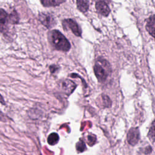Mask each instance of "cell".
Instances as JSON below:
<instances>
[{
	"instance_id": "10",
	"label": "cell",
	"mask_w": 155,
	"mask_h": 155,
	"mask_svg": "<svg viewBox=\"0 0 155 155\" xmlns=\"http://www.w3.org/2000/svg\"><path fill=\"white\" fill-rule=\"evenodd\" d=\"M41 4L45 7H54L64 2L65 0H40Z\"/></svg>"
},
{
	"instance_id": "3",
	"label": "cell",
	"mask_w": 155,
	"mask_h": 155,
	"mask_svg": "<svg viewBox=\"0 0 155 155\" xmlns=\"http://www.w3.org/2000/svg\"><path fill=\"white\" fill-rule=\"evenodd\" d=\"M8 22H11L10 17L7 12L0 8V31L2 33H5L8 29Z\"/></svg>"
},
{
	"instance_id": "8",
	"label": "cell",
	"mask_w": 155,
	"mask_h": 155,
	"mask_svg": "<svg viewBox=\"0 0 155 155\" xmlns=\"http://www.w3.org/2000/svg\"><path fill=\"white\" fill-rule=\"evenodd\" d=\"M60 84L62 90L67 94L71 93L76 88V84L68 79H65L62 81Z\"/></svg>"
},
{
	"instance_id": "9",
	"label": "cell",
	"mask_w": 155,
	"mask_h": 155,
	"mask_svg": "<svg viewBox=\"0 0 155 155\" xmlns=\"http://www.w3.org/2000/svg\"><path fill=\"white\" fill-rule=\"evenodd\" d=\"M146 28L148 33L155 38V15L150 16L147 22Z\"/></svg>"
},
{
	"instance_id": "5",
	"label": "cell",
	"mask_w": 155,
	"mask_h": 155,
	"mask_svg": "<svg viewBox=\"0 0 155 155\" xmlns=\"http://www.w3.org/2000/svg\"><path fill=\"white\" fill-rule=\"evenodd\" d=\"M127 139L131 145H135L139 139V131L137 128H131L128 133Z\"/></svg>"
},
{
	"instance_id": "13",
	"label": "cell",
	"mask_w": 155,
	"mask_h": 155,
	"mask_svg": "<svg viewBox=\"0 0 155 155\" xmlns=\"http://www.w3.org/2000/svg\"><path fill=\"white\" fill-rule=\"evenodd\" d=\"M149 137L151 138L155 137V120L152 123L151 127L150 128V131L148 133Z\"/></svg>"
},
{
	"instance_id": "7",
	"label": "cell",
	"mask_w": 155,
	"mask_h": 155,
	"mask_svg": "<svg viewBox=\"0 0 155 155\" xmlns=\"http://www.w3.org/2000/svg\"><path fill=\"white\" fill-rule=\"evenodd\" d=\"M96 8L103 16H107L110 13V10L108 4L104 1H99L96 3Z\"/></svg>"
},
{
	"instance_id": "4",
	"label": "cell",
	"mask_w": 155,
	"mask_h": 155,
	"mask_svg": "<svg viewBox=\"0 0 155 155\" xmlns=\"http://www.w3.org/2000/svg\"><path fill=\"white\" fill-rule=\"evenodd\" d=\"M62 24L64 27L69 28L71 31L77 36L81 35V30L78 24L71 19H67L63 21Z\"/></svg>"
},
{
	"instance_id": "14",
	"label": "cell",
	"mask_w": 155,
	"mask_h": 155,
	"mask_svg": "<svg viewBox=\"0 0 155 155\" xmlns=\"http://www.w3.org/2000/svg\"><path fill=\"white\" fill-rule=\"evenodd\" d=\"M76 148H77V150H78V151L82 152V151L84 150V149L85 148V145L84 142L82 140H80V141L77 143Z\"/></svg>"
},
{
	"instance_id": "6",
	"label": "cell",
	"mask_w": 155,
	"mask_h": 155,
	"mask_svg": "<svg viewBox=\"0 0 155 155\" xmlns=\"http://www.w3.org/2000/svg\"><path fill=\"white\" fill-rule=\"evenodd\" d=\"M39 19L42 24L47 28L53 27L55 22L54 18L51 15L47 13H40Z\"/></svg>"
},
{
	"instance_id": "1",
	"label": "cell",
	"mask_w": 155,
	"mask_h": 155,
	"mask_svg": "<svg viewBox=\"0 0 155 155\" xmlns=\"http://www.w3.org/2000/svg\"><path fill=\"white\" fill-rule=\"evenodd\" d=\"M49 41L57 50L67 51L70 48V44L67 38L58 30H54L49 33Z\"/></svg>"
},
{
	"instance_id": "2",
	"label": "cell",
	"mask_w": 155,
	"mask_h": 155,
	"mask_svg": "<svg viewBox=\"0 0 155 155\" xmlns=\"http://www.w3.org/2000/svg\"><path fill=\"white\" fill-rule=\"evenodd\" d=\"M110 67L108 62L104 59H99L94 66V74L100 82H104L109 74Z\"/></svg>"
},
{
	"instance_id": "12",
	"label": "cell",
	"mask_w": 155,
	"mask_h": 155,
	"mask_svg": "<svg viewBox=\"0 0 155 155\" xmlns=\"http://www.w3.org/2000/svg\"><path fill=\"white\" fill-rule=\"evenodd\" d=\"M59 139V137L57 133H52L48 136L47 139V142L48 144H50V145H54L58 143Z\"/></svg>"
},
{
	"instance_id": "11",
	"label": "cell",
	"mask_w": 155,
	"mask_h": 155,
	"mask_svg": "<svg viewBox=\"0 0 155 155\" xmlns=\"http://www.w3.org/2000/svg\"><path fill=\"white\" fill-rule=\"evenodd\" d=\"M76 4L78 9L82 12H86L89 7L88 0H76Z\"/></svg>"
}]
</instances>
